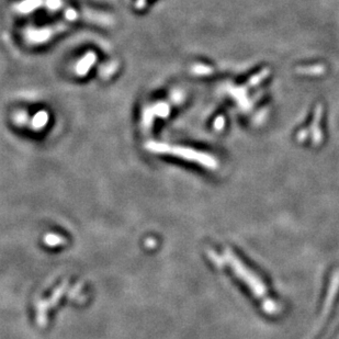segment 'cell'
<instances>
[{
    "instance_id": "cell-1",
    "label": "cell",
    "mask_w": 339,
    "mask_h": 339,
    "mask_svg": "<svg viewBox=\"0 0 339 339\" xmlns=\"http://www.w3.org/2000/svg\"><path fill=\"white\" fill-rule=\"evenodd\" d=\"M228 261L230 263L232 269L235 272V275L239 276L242 280L252 289V291L257 295L258 299H260L261 301L267 300V290L264 282H261L260 279L258 277H256L255 273H253L251 269H248L247 267L242 263V260H240L230 251H228Z\"/></svg>"
}]
</instances>
